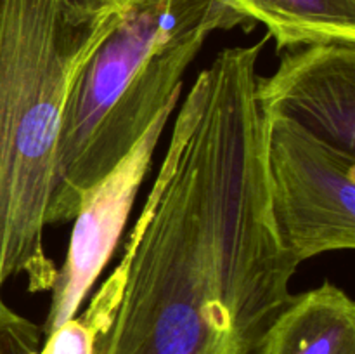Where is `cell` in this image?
<instances>
[{"label":"cell","mask_w":355,"mask_h":354,"mask_svg":"<svg viewBox=\"0 0 355 354\" xmlns=\"http://www.w3.org/2000/svg\"><path fill=\"white\" fill-rule=\"evenodd\" d=\"M267 42L218 52L184 97L120 264L80 316L92 354H260L293 297L257 99Z\"/></svg>","instance_id":"obj_1"},{"label":"cell","mask_w":355,"mask_h":354,"mask_svg":"<svg viewBox=\"0 0 355 354\" xmlns=\"http://www.w3.org/2000/svg\"><path fill=\"white\" fill-rule=\"evenodd\" d=\"M121 7L90 14L64 0H0V292L19 274L31 294L54 287L44 233L66 101Z\"/></svg>","instance_id":"obj_2"},{"label":"cell","mask_w":355,"mask_h":354,"mask_svg":"<svg viewBox=\"0 0 355 354\" xmlns=\"http://www.w3.org/2000/svg\"><path fill=\"white\" fill-rule=\"evenodd\" d=\"M245 24L253 23L224 0H125L69 90L49 226L73 221L83 193L180 97L184 73L208 37Z\"/></svg>","instance_id":"obj_3"},{"label":"cell","mask_w":355,"mask_h":354,"mask_svg":"<svg viewBox=\"0 0 355 354\" xmlns=\"http://www.w3.org/2000/svg\"><path fill=\"white\" fill-rule=\"evenodd\" d=\"M267 193L281 242L298 262L355 246V155L286 118H266Z\"/></svg>","instance_id":"obj_4"},{"label":"cell","mask_w":355,"mask_h":354,"mask_svg":"<svg viewBox=\"0 0 355 354\" xmlns=\"http://www.w3.org/2000/svg\"><path fill=\"white\" fill-rule=\"evenodd\" d=\"M179 97L153 120L128 155L107 176L83 193L75 215L64 264L58 267L51 307L42 325L44 337L75 318L94 281L103 273L130 215L137 191L151 167L156 146Z\"/></svg>","instance_id":"obj_5"},{"label":"cell","mask_w":355,"mask_h":354,"mask_svg":"<svg viewBox=\"0 0 355 354\" xmlns=\"http://www.w3.org/2000/svg\"><path fill=\"white\" fill-rule=\"evenodd\" d=\"M276 71L257 78L266 118H286L355 155V44H311L279 52Z\"/></svg>","instance_id":"obj_6"},{"label":"cell","mask_w":355,"mask_h":354,"mask_svg":"<svg viewBox=\"0 0 355 354\" xmlns=\"http://www.w3.org/2000/svg\"><path fill=\"white\" fill-rule=\"evenodd\" d=\"M260 354H355V304L331 281L293 294Z\"/></svg>","instance_id":"obj_7"},{"label":"cell","mask_w":355,"mask_h":354,"mask_svg":"<svg viewBox=\"0 0 355 354\" xmlns=\"http://www.w3.org/2000/svg\"><path fill=\"white\" fill-rule=\"evenodd\" d=\"M267 28L276 51L311 44H355V0H224Z\"/></svg>","instance_id":"obj_8"},{"label":"cell","mask_w":355,"mask_h":354,"mask_svg":"<svg viewBox=\"0 0 355 354\" xmlns=\"http://www.w3.org/2000/svg\"><path fill=\"white\" fill-rule=\"evenodd\" d=\"M42 342V326L10 309L0 295V354H28Z\"/></svg>","instance_id":"obj_9"},{"label":"cell","mask_w":355,"mask_h":354,"mask_svg":"<svg viewBox=\"0 0 355 354\" xmlns=\"http://www.w3.org/2000/svg\"><path fill=\"white\" fill-rule=\"evenodd\" d=\"M94 339L92 328L75 316L44 337L38 354H92Z\"/></svg>","instance_id":"obj_10"},{"label":"cell","mask_w":355,"mask_h":354,"mask_svg":"<svg viewBox=\"0 0 355 354\" xmlns=\"http://www.w3.org/2000/svg\"><path fill=\"white\" fill-rule=\"evenodd\" d=\"M64 2L71 7H76V9L85 10V12L101 14L118 9L120 6H123L125 0H64Z\"/></svg>","instance_id":"obj_11"},{"label":"cell","mask_w":355,"mask_h":354,"mask_svg":"<svg viewBox=\"0 0 355 354\" xmlns=\"http://www.w3.org/2000/svg\"><path fill=\"white\" fill-rule=\"evenodd\" d=\"M40 347H42V346H40ZM40 347H35V349H31L28 354H38V351H40Z\"/></svg>","instance_id":"obj_12"}]
</instances>
